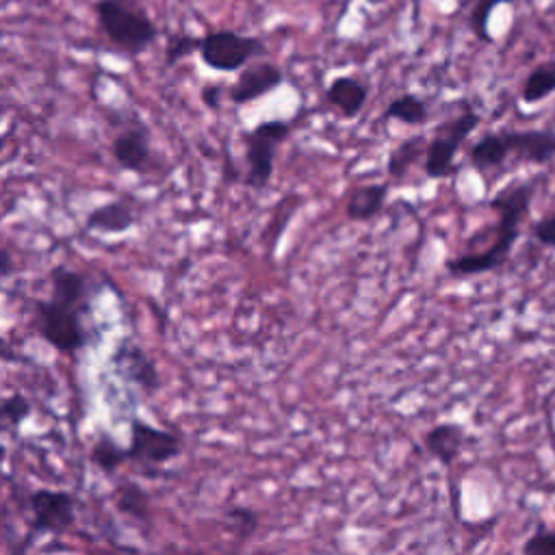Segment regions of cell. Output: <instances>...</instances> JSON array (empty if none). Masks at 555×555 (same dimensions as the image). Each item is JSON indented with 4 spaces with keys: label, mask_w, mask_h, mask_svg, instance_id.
<instances>
[{
    "label": "cell",
    "mask_w": 555,
    "mask_h": 555,
    "mask_svg": "<svg viewBox=\"0 0 555 555\" xmlns=\"http://www.w3.org/2000/svg\"><path fill=\"white\" fill-rule=\"evenodd\" d=\"M91 462L106 475H113L126 460V449L119 447L108 434H102L93 447H91V453H89Z\"/></svg>",
    "instance_id": "obj_23"
},
{
    "label": "cell",
    "mask_w": 555,
    "mask_h": 555,
    "mask_svg": "<svg viewBox=\"0 0 555 555\" xmlns=\"http://www.w3.org/2000/svg\"><path fill=\"white\" fill-rule=\"evenodd\" d=\"M512 2H516V0H477L475 4H473V11H470V28H473V33L477 35V39H481V41H492V35H490V30H488V26H490V15H492V11L499 7V4H512Z\"/></svg>",
    "instance_id": "obj_26"
},
{
    "label": "cell",
    "mask_w": 555,
    "mask_h": 555,
    "mask_svg": "<svg viewBox=\"0 0 555 555\" xmlns=\"http://www.w3.org/2000/svg\"><path fill=\"white\" fill-rule=\"evenodd\" d=\"M11 271H13V258H11L9 249L0 247V278L7 275V273H11Z\"/></svg>",
    "instance_id": "obj_31"
},
{
    "label": "cell",
    "mask_w": 555,
    "mask_h": 555,
    "mask_svg": "<svg viewBox=\"0 0 555 555\" xmlns=\"http://www.w3.org/2000/svg\"><path fill=\"white\" fill-rule=\"evenodd\" d=\"M291 137V124L284 119H269L256 124L251 130L243 132L245 147V176L243 184L262 191L273 180L278 150Z\"/></svg>",
    "instance_id": "obj_3"
},
{
    "label": "cell",
    "mask_w": 555,
    "mask_h": 555,
    "mask_svg": "<svg viewBox=\"0 0 555 555\" xmlns=\"http://www.w3.org/2000/svg\"><path fill=\"white\" fill-rule=\"evenodd\" d=\"M384 119H395L408 126H421L429 119L427 102L414 93H401L392 98L384 111Z\"/></svg>",
    "instance_id": "obj_20"
},
{
    "label": "cell",
    "mask_w": 555,
    "mask_h": 555,
    "mask_svg": "<svg viewBox=\"0 0 555 555\" xmlns=\"http://www.w3.org/2000/svg\"><path fill=\"white\" fill-rule=\"evenodd\" d=\"M33 533H63L76 520V499L65 490L39 488L28 494Z\"/></svg>",
    "instance_id": "obj_8"
},
{
    "label": "cell",
    "mask_w": 555,
    "mask_h": 555,
    "mask_svg": "<svg viewBox=\"0 0 555 555\" xmlns=\"http://www.w3.org/2000/svg\"><path fill=\"white\" fill-rule=\"evenodd\" d=\"M197 54L202 63L215 72H238L249 61L264 56L267 46L262 39L241 35L234 30H210L199 37Z\"/></svg>",
    "instance_id": "obj_6"
},
{
    "label": "cell",
    "mask_w": 555,
    "mask_h": 555,
    "mask_svg": "<svg viewBox=\"0 0 555 555\" xmlns=\"http://www.w3.org/2000/svg\"><path fill=\"white\" fill-rule=\"evenodd\" d=\"M364 2H369V4H382V2H386V0H364Z\"/></svg>",
    "instance_id": "obj_32"
},
{
    "label": "cell",
    "mask_w": 555,
    "mask_h": 555,
    "mask_svg": "<svg viewBox=\"0 0 555 555\" xmlns=\"http://www.w3.org/2000/svg\"><path fill=\"white\" fill-rule=\"evenodd\" d=\"M386 197H388V184L384 182L358 184L347 195L345 217L356 223H366L382 212Z\"/></svg>",
    "instance_id": "obj_16"
},
{
    "label": "cell",
    "mask_w": 555,
    "mask_h": 555,
    "mask_svg": "<svg viewBox=\"0 0 555 555\" xmlns=\"http://www.w3.org/2000/svg\"><path fill=\"white\" fill-rule=\"evenodd\" d=\"M199 48V37L186 35V33H178L173 37H169L167 46H165V63L167 65H176L178 61L191 56L193 52H197Z\"/></svg>",
    "instance_id": "obj_27"
},
{
    "label": "cell",
    "mask_w": 555,
    "mask_h": 555,
    "mask_svg": "<svg viewBox=\"0 0 555 555\" xmlns=\"http://www.w3.org/2000/svg\"><path fill=\"white\" fill-rule=\"evenodd\" d=\"M507 154L516 163L546 165L555 158V130H503Z\"/></svg>",
    "instance_id": "obj_10"
},
{
    "label": "cell",
    "mask_w": 555,
    "mask_h": 555,
    "mask_svg": "<svg viewBox=\"0 0 555 555\" xmlns=\"http://www.w3.org/2000/svg\"><path fill=\"white\" fill-rule=\"evenodd\" d=\"M115 505L121 514L134 518V520H150V501L143 488H139L132 481H126L117 488Z\"/></svg>",
    "instance_id": "obj_22"
},
{
    "label": "cell",
    "mask_w": 555,
    "mask_h": 555,
    "mask_svg": "<svg viewBox=\"0 0 555 555\" xmlns=\"http://www.w3.org/2000/svg\"><path fill=\"white\" fill-rule=\"evenodd\" d=\"M481 117L470 106H464L457 115L442 121L425 145L423 171L429 180L447 178L455 171V154L464 139L479 126Z\"/></svg>",
    "instance_id": "obj_5"
},
{
    "label": "cell",
    "mask_w": 555,
    "mask_h": 555,
    "mask_svg": "<svg viewBox=\"0 0 555 555\" xmlns=\"http://www.w3.org/2000/svg\"><path fill=\"white\" fill-rule=\"evenodd\" d=\"M525 555H555V531L540 525L520 546Z\"/></svg>",
    "instance_id": "obj_28"
},
{
    "label": "cell",
    "mask_w": 555,
    "mask_h": 555,
    "mask_svg": "<svg viewBox=\"0 0 555 555\" xmlns=\"http://www.w3.org/2000/svg\"><path fill=\"white\" fill-rule=\"evenodd\" d=\"M284 82V72L271 61H249L238 69V78L228 91V100L232 104H249L260 100L262 95L275 91Z\"/></svg>",
    "instance_id": "obj_9"
},
{
    "label": "cell",
    "mask_w": 555,
    "mask_h": 555,
    "mask_svg": "<svg viewBox=\"0 0 555 555\" xmlns=\"http://www.w3.org/2000/svg\"><path fill=\"white\" fill-rule=\"evenodd\" d=\"M225 522L232 527V531H234V535L238 540H247V538H251L258 531L260 516L251 507L234 505V507H230L225 512Z\"/></svg>",
    "instance_id": "obj_25"
},
{
    "label": "cell",
    "mask_w": 555,
    "mask_h": 555,
    "mask_svg": "<svg viewBox=\"0 0 555 555\" xmlns=\"http://www.w3.org/2000/svg\"><path fill=\"white\" fill-rule=\"evenodd\" d=\"M464 440H466V429L457 423H436L434 427H429L425 434H423V447L425 451L436 460L440 462L442 466H453L455 460L460 457L462 453V447H464Z\"/></svg>",
    "instance_id": "obj_13"
},
{
    "label": "cell",
    "mask_w": 555,
    "mask_h": 555,
    "mask_svg": "<svg viewBox=\"0 0 555 555\" xmlns=\"http://www.w3.org/2000/svg\"><path fill=\"white\" fill-rule=\"evenodd\" d=\"M531 236L544 247H555V212L538 219L531 225Z\"/></svg>",
    "instance_id": "obj_29"
},
{
    "label": "cell",
    "mask_w": 555,
    "mask_h": 555,
    "mask_svg": "<svg viewBox=\"0 0 555 555\" xmlns=\"http://www.w3.org/2000/svg\"><path fill=\"white\" fill-rule=\"evenodd\" d=\"M111 152H113L115 163L124 171H132V173L145 171L152 160L150 134H147L145 126L134 124V126H128L121 132H117V137L111 143Z\"/></svg>",
    "instance_id": "obj_12"
},
{
    "label": "cell",
    "mask_w": 555,
    "mask_h": 555,
    "mask_svg": "<svg viewBox=\"0 0 555 555\" xmlns=\"http://www.w3.org/2000/svg\"><path fill=\"white\" fill-rule=\"evenodd\" d=\"M221 93H223L221 85H206L202 89V100L208 108H217L221 104Z\"/></svg>",
    "instance_id": "obj_30"
},
{
    "label": "cell",
    "mask_w": 555,
    "mask_h": 555,
    "mask_svg": "<svg viewBox=\"0 0 555 555\" xmlns=\"http://www.w3.org/2000/svg\"><path fill=\"white\" fill-rule=\"evenodd\" d=\"M551 93H555V61L535 65L520 89V98L525 104H538L546 100Z\"/></svg>",
    "instance_id": "obj_21"
},
{
    "label": "cell",
    "mask_w": 555,
    "mask_h": 555,
    "mask_svg": "<svg viewBox=\"0 0 555 555\" xmlns=\"http://www.w3.org/2000/svg\"><path fill=\"white\" fill-rule=\"evenodd\" d=\"M325 100L345 119H353L362 113V108L369 100V89L356 76H336V78H332V82L325 89Z\"/></svg>",
    "instance_id": "obj_14"
},
{
    "label": "cell",
    "mask_w": 555,
    "mask_h": 555,
    "mask_svg": "<svg viewBox=\"0 0 555 555\" xmlns=\"http://www.w3.org/2000/svg\"><path fill=\"white\" fill-rule=\"evenodd\" d=\"M82 310L85 308L54 297L35 301V330L56 351L76 353L87 345Z\"/></svg>",
    "instance_id": "obj_4"
},
{
    "label": "cell",
    "mask_w": 555,
    "mask_h": 555,
    "mask_svg": "<svg viewBox=\"0 0 555 555\" xmlns=\"http://www.w3.org/2000/svg\"><path fill=\"white\" fill-rule=\"evenodd\" d=\"M507 160H509V154H507V145L503 139V130L481 134L468 150V163L481 176L501 171Z\"/></svg>",
    "instance_id": "obj_17"
},
{
    "label": "cell",
    "mask_w": 555,
    "mask_h": 555,
    "mask_svg": "<svg viewBox=\"0 0 555 555\" xmlns=\"http://www.w3.org/2000/svg\"><path fill=\"white\" fill-rule=\"evenodd\" d=\"M535 193V182H509L492 199L490 208L496 212V223L475 232L466 247L473 243H488L479 249H464L462 254L444 260V271L453 278H470L496 271L503 267L520 236V225L529 212Z\"/></svg>",
    "instance_id": "obj_1"
},
{
    "label": "cell",
    "mask_w": 555,
    "mask_h": 555,
    "mask_svg": "<svg viewBox=\"0 0 555 555\" xmlns=\"http://www.w3.org/2000/svg\"><path fill=\"white\" fill-rule=\"evenodd\" d=\"M182 453V440L169 429L154 427L141 418L130 421V440L126 447V460L141 470H150L176 460Z\"/></svg>",
    "instance_id": "obj_7"
},
{
    "label": "cell",
    "mask_w": 555,
    "mask_h": 555,
    "mask_svg": "<svg viewBox=\"0 0 555 555\" xmlns=\"http://www.w3.org/2000/svg\"><path fill=\"white\" fill-rule=\"evenodd\" d=\"M93 13L102 35L126 54L145 52L158 37V28L139 0H95Z\"/></svg>",
    "instance_id": "obj_2"
},
{
    "label": "cell",
    "mask_w": 555,
    "mask_h": 555,
    "mask_svg": "<svg viewBox=\"0 0 555 555\" xmlns=\"http://www.w3.org/2000/svg\"><path fill=\"white\" fill-rule=\"evenodd\" d=\"M134 210L124 199H111L95 206L85 217V228L98 234H121L134 225Z\"/></svg>",
    "instance_id": "obj_15"
},
{
    "label": "cell",
    "mask_w": 555,
    "mask_h": 555,
    "mask_svg": "<svg viewBox=\"0 0 555 555\" xmlns=\"http://www.w3.org/2000/svg\"><path fill=\"white\" fill-rule=\"evenodd\" d=\"M50 286H52V297L54 299L87 308V299L91 295L87 275H82V273H78L69 267L59 264L50 271Z\"/></svg>",
    "instance_id": "obj_18"
},
{
    "label": "cell",
    "mask_w": 555,
    "mask_h": 555,
    "mask_svg": "<svg viewBox=\"0 0 555 555\" xmlns=\"http://www.w3.org/2000/svg\"><path fill=\"white\" fill-rule=\"evenodd\" d=\"M33 403L22 392H13L0 399V434L17 429L30 416Z\"/></svg>",
    "instance_id": "obj_24"
},
{
    "label": "cell",
    "mask_w": 555,
    "mask_h": 555,
    "mask_svg": "<svg viewBox=\"0 0 555 555\" xmlns=\"http://www.w3.org/2000/svg\"><path fill=\"white\" fill-rule=\"evenodd\" d=\"M113 362H115L117 373L124 379H128L130 384H137L145 392H154L160 386V375H158L156 364L132 340L119 343V347L113 356Z\"/></svg>",
    "instance_id": "obj_11"
},
{
    "label": "cell",
    "mask_w": 555,
    "mask_h": 555,
    "mask_svg": "<svg viewBox=\"0 0 555 555\" xmlns=\"http://www.w3.org/2000/svg\"><path fill=\"white\" fill-rule=\"evenodd\" d=\"M425 145H427V141L423 134L403 139L397 147L390 150L388 160H386V173L392 180H401L425 156Z\"/></svg>",
    "instance_id": "obj_19"
}]
</instances>
